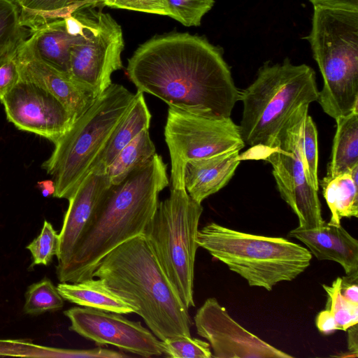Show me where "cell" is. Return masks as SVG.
Wrapping results in <instances>:
<instances>
[{
	"label": "cell",
	"instance_id": "cell-25",
	"mask_svg": "<svg viewBox=\"0 0 358 358\" xmlns=\"http://www.w3.org/2000/svg\"><path fill=\"white\" fill-rule=\"evenodd\" d=\"M155 153L149 129L141 131L120 151L108 166L106 174L110 184L120 183L134 169L146 164Z\"/></svg>",
	"mask_w": 358,
	"mask_h": 358
},
{
	"label": "cell",
	"instance_id": "cell-16",
	"mask_svg": "<svg viewBox=\"0 0 358 358\" xmlns=\"http://www.w3.org/2000/svg\"><path fill=\"white\" fill-rule=\"evenodd\" d=\"M110 185L106 173L91 172L68 199L69 206L59 234L56 270L61 268L69 260Z\"/></svg>",
	"mask_w": 358,
	"mask_h": 358
},
{
	"label": "cell",
	"instance_id": "cell-7",
	"mask_svg": "<svg viewBox=\"0 0 358 358\" xmlns=\"http://www.w3.org/2000/svg\"><path fill=\"white\" fill-rule=\"evenodd\" d=\"M321 72L317 101L334 120L358 108V11L314 7L306 37Z\"/></svg>",
	"mask_w": 358,
	"mask_h": 358
},
{
	"label": "cell",
	"instance_id": "cell-11",
	"mask_svg": "<svg viewBox=\"0 0 358 358\" xmlns=\"http://www.w3.org/2000/svg\"><path fill=\"white\" fill-rule=\"evenodd\" d=\"M308 105L294 115L277 147L262 159L271 164L272 173L282 199L299 219V227L315 229L322 227L321 203L317 191L306 176L300 150V130Z\"/></svg>",
	"mask_w": 358,
	"mask_h": 358
},
{
	"label": "cell",
	"instance_id": "cell-5",
	"mask_svg": "<svg viewBox=\"0 0 358 358\" xmlns=\"http://www.w3.org/2000/svg\"><path fill=\"white\" fill-rule=\"evenodd\" d=\"M134 95L123 85L112 83L54 143L51 156L42 164L52 177L54 197L68 199L92 172Z\"/></svg>",
	"mask_w": 358,
	"mask_h": 358
},
{
	"label": "cell",
	"instance_id": "cell-1",
	"mask_svg": "<svg viewBox=\"0 0 358 358\" xmlns=\"http://www.w3.org/2000/svg\"><path fill=\"white\" fill-rule=\"evenodd\" d=\"M137 91L192 114L230 117L239 90L220 49L206 38L175 33L151 38L128 60Z\"/></svg>",
	"mask_w": 358,
	"mask_h": 358
},
{
	"label": "cell",
	"instance_id": "cell-18",
	"mask_svg": "<svg viewBox=\"0 0 358 358\" xmlns=\"http://www.w3.org/2000/svg\"><path fill=\"white\" fill-rule=\"evenodd\" d=\"M288 236L301 241L317 259L338 263L346 275H358V241L341 224L325 222L322 227L310 230L298 227Z\"/></svg>",
	"mask_w": 358,
	"mask_h": 358
},
{
	"label": "cell",
	"instance_id": "cell-10",
	"mask_svg": "<svg viewBox=\"0 0 358 358\" xmlns=\"http://www.w3.org/2000/svg\"><path fill=\"white\" fill-rule=\"evenodd\" d=\"M124 46L121 26L110 14L90 9L86 35L70 50V77L98 97L112 84L113 73L123 68Z\"/></svg>",
	"mask_w": 358,
	"mask_h": 358
},
{
	"label": "cell",
	"instance_id": "cell-14",
	"mask_svg": "<svg viewBox=\"0 0 358 358\" xmlns=\"http://www.w3.org/2000/svg\"><path fill=\"white\" fill-rule=\"evenodd\" d=\"M194 322L197 334L209 343L212 357H292L242 327L214 297L196 310Z\"/></svg>",
	"mask_w": 358,
	"mask_h": 358
},
{
	"label": "cell",
	"instance_id": "cell-31",
	"mask_svg": "<svg viewBox=\"0 0 358 358\" xmlns=\"http://www.w3.org/2000/svg\"><path fill=\"white\" fill-rule=\"evenodd\" d=\"M59 245V234L50 222L44 220L41 231L26 248L31 254L32 264L47 266L51 263L52 258L57 255Z\"/></svg>",
	"mask_w": 358,
	"mask_h": 358
},
{
	"label": "cell",
	"instance_id": "cell-24",
	"mask_svg": "<svg viewBox=\"0 0 358 358\" xmlns=\"http://www.w3.org/2000/svg\"><path fill=\"white\" fill-rule=\"evenodd\" d=\"M19 10L20 24L34 31L45 24L64 18L101 0H12Z\"/></svg>",
	"mask_w": 358,
	"mask_h": 358
},
{
	"label": "cell",
	"instance_id": "cell-29",
	"mask_svg": "<svg viewBox=\"0 0 358 358\" xmlns=\"http://www.w3.org/2000/svg\"><path fill=\"white\" fill-rule=\"evenodd\" d=\"M342 278L338 277L331 285H323L328 296L327 309L333 315L338 330L346 331L350 327L358 323V305L347 301L341 294Z\"/></svg>",
	"mask_w": 358,
	"mask_h": 358
},
{
	"label": "cell",
	"instance_id": "cell-27",
	"mask_svg": "<svg viewBox=\"0 0 358 358\" xmlns=\"http://www.w3.org/2000/svg\"><path fill=\"white\" fill-rule=\"evenodd\" d=\"M29 35V30L20 24L19 10L14 2L0 0V58Z\"/></svg>",
	"mask_w": 358,
	"mask_h": 358
},
{
	"label": "cell",
	"instance_id": "cell-21",
	"mask_svg": "<svg viewBox=\"0 0 358 358\" xmlns=\"http://www.w3.org/2000/svg\"><path fill=\"white\" fill-rule=\"evenodd\" d=\"M57 289L64 300L81 306L120 314L135 313L134 308L100 278L76 282H60Z\"/></svg>",
	"mask_w": 358,
	"mask_h": 358
},
{
	"label": "cell",
	"instance_id": "cell-4",
	"mask_svg": "<svg viewBox=\"0 0 358 358\" xmlns=\"http://www.w3.org/2000/svg\"><path fill=\"white\" fill-rule=\"evenodd\" d=\"M318 92L310 66L288 59L265 63L255 80L239 90L243 110L238 127L245 145L251 147L242 153L243 159H262L275 149L295 113L317 101Z\"/></svg>",
	"mask_w": 358,
	"mask_h": 358
},
{
	"label": "cell",
	"instance_id": "cell-6",
	"mask_svg": "<svg viewBox=\"0 0 358 358\" xmlns=\"http://www.w3.org/2000/svg\"><path fill=\"white\" fill-rule=\"evenodd\" d=\"M199 247L244 278L250 287L271 291L292 281L310 264L306 248L280 237L244 233L211 222L197 233Z\"/></svg>",
	"mask_w": 358,
	"mask_h": 358
},
{
	"label": "cell",
	"instance_id": "cell-32",
	"mask_svg": "<svg viewBox=\"0 0 358 358\" xmlns=\"http://www.w3.org/2000/svg\"><path fill=\"white\" fill-rule=\"evenodd\" d=\"M169 17L187 27H197L213 6L214 0H166Z\"/></svg>",
	"mask_w": 358,
	"mask_h": 358
},
{
	"label": "cell",
	"instance_id": "cell-36",
	"mask_svg": "<svg viewBox=\"0 0 358 358\" xmlns=\"http://www.w3.org/2000/svg\"><path fill=\"white\" fill-rule=\"evenodd\" d=\"M314 7L358 11V0H309Z\"/></svg>",
	"mask_w": 358,
	"mask_h": 358
},
{
	"label": "cell",
	"instance_id": "cell-12",
	"mask_svg": "<svg viewBox=\"0 0 358 358\" xmlns=\"http://www.w3.org/2000/svg\"><path fill=\"white\" fill-rule=\"evenodd\" d=\"M0 101L7 120L18 129L37 134L53 143L74 122L69 110L56 96L21 78Z\"/></svg>",
	"mask_w": 358,
	"mask_h": 358
},
{
	"label": "cell",
	"instance_id": "cell-22",
	"mask_svg": "<svg viewBox=\"0 0 358 358\" xmlns=\"http://www.w3.org/2000/svg\"><path fill=\"white\" fill-rule=\"evenodd\" d=\"M331 211L330 224L339 226L343 218L358 217V165L350 172L319 182Z\"/></svg>",
	"mask_w": 358,
	"mask_h": 358
},
{
	"label": "cell",
	"instance_id": "cell-28",
	"mask_svg": "<svg viewBox=\"0 0 358 358\" xmlns=\"http://www.w3.org/2000/svg\"><path fill=\"white\" fill-rule=\"evenodd\" d=\"M300 150L304 172L309 184L319 189L317 130L313 118L307 113L301 126Z\"/></svg>",
	"mask_w": 358,
	"mask_h": 358
},
{
	"label": "cell",
	"instance_id": "cell-30",
	"mask_svg": "<svg viewBox=\"0 0 358 358\" xmlns=\"http://www.w3.org/2000/svg\"><path fill=\"white\" fill-rule=\"evenodd\" d=\"M162 353L171 358H211L208 342L187 336H178L159 340Z\"/></svg>",
	"mask_w": 358,
	"mask_h": 358
},
{
	"label": "cell",
	"instance_id": "cell-35",
	"mask_svg": "<svg viewBox=\"0 0 358 358\" xmlns=\"http://www.w3.org/2000/svg\"><path fill=\"white\" fill-rule=\"evenodd\" d=\"M318 330L325 335H329L338 330L337 323L329 309L320 311L315 320Z\"/></svg>",
	"mask_w": 358,
	"mask_h": 358
},
{
	"label": "cell",
	"instance_id": "cell-15",
	"mask_svg": "<svg viewBox=\"0 0 358 358\" xmlns=\"http://www.w3.org/2000/svg\"><path fill=\"white\" fill-rule=\"evenodd\" d=\"M20 78L31 82L56 96L69 110L74 121L93 103L96 97L70 76L45 61L39 55L33 34L17 48Z\"/></svg>",
	"mask_w": 358,
	"mask_h": 358
},
{
	"label": "cell",
	"instance_id": "cell-3",
	"mask_svg": "<svg viewBox=\"0 0 358 358\" xmlns=\"http://www.w3.org/2000/svg\"><path fill=\"white\" fill-rule=\"evenodd\" d=\"M92 278L129 303L160 341L191 336L188 308L162 269L143 234L135 236L108 253Z\"/></svg>",
	"mask_w": 358,
	"mask_h": 358
},
{
	"label": "cell",
	"instance_id": "cell-23",
	"mask_svg": "<svg viewBox=\"0 0 358 358\" xmlns=\"http://www.w3.org/2000/svg\"><path fill=\"white\" fill-rule=\"evenodd\" d=\"M335 120L336 130L326 176L329 178L350 172L358 165V108Z\"/></svg>",
	"mask_w": 358,
	"mask_h": 358
},
{
	"label": "cell",
	"instance_id": "cell-2",
	"mask_svg": "<svg viewBox=\"0 0 358 358\" xmlns=\"http://www.w3.org/2000/svg\"><path fill=\"white\" fill-rule=\"evenodd\" d=\"M169 185L167 166L157 153L120 183L110 185L69 260L56 270L59 282L93 278L108 253L143 234L157 209L160 192Z\"/></svg>",
	"mask_w": 358,
	"mask_h": 358
},
{
	"label": "cell",
	"instance_id": "cell-13",
	"mask_svg": "<svg viewBox=\"0 0 358 358\" xmlns=\"http://www.w3.org/2000/svg\"><path fill=\"white\" fill-rule=\"evenodd\" d=\"M69 329L96 345H112L144 357L161 356L159 340L141 322L122 314L89 307H73L64 312Z\"/></svg>",
	"mask_w": 358,
	"mask_h": 358
},
{
	"label": "cell",
	"instance_id": "cell-20",
	"mask_svg": "<svg viewBox=\"0 0 358 358\" xmlns=\"http://www.w3.org/2000/svg\"><path fill=\"white\" fill-rule=\"evenodd\" d=\"M151 117L143 93L137 91L129 110L111 134L92 172L106 173L120 151L141 131L149 129Z\"/></svg>",
	"mask_w": 358,
	"mask_h": 358
},
{
	"label": "cell",
	"instance_id": "cell-26",
	"mask_svg": "<svg viewBox=\"0 0 358 358\" xmlns=\"http://www.w3.org/2000/svg\"><path fill=\"white\" fill-rule=\"evenodd\" d=\"M64 306V299L57 287L48 278L29 285L25 293L23 311L30 315H38L48 311H56Z\"/></svg>",
	"mask_w": 358,
	"mask_h": 358
},
{
	"label": "cell",
	"instance_id": "cell-9",
	"mask_svg": "<svg viewBox=\"0 0 358 358\" xmlns=\"http://www.w3.org/2000/svg\"><path fill=\"white\" fill-rule=\"evenodd\" d=\"M164 137L171 158V187L184 186L187 162L212 157L245 145L231 117H212L169 107Z\"/></svg>",
	"mask_w": 358,
	"mask_h": 358
},
{
	"label": "cell",
	"instance_id": "cell-33",
	"mask_svg": "<svg viewBox=\"0 0 358 358\" xmlns=\"http://www.w3.org/2000/svg\"><path fill=\"white\" fill-rule=\"evenodd\" d=\"M103 5L112 8L167 15L170 13L166 0H101Z\"/></svg>",
	"mask_w": 358,
	"mask_h": 358
},
{
	"label": "cell",
	"instance_id": "cell-17",
	"mask_svg": "<svg viewBox=\"0 0 358 358\" xmlns=\"http://www.w3.org/2000/svg\"><path fill=\"white\" fill-rule=\"evenodd\" d=\"M89 16L88 7L30 32L35 37L40 56L52 66L69 74L70 50L85 38Z\"/></svg>",
	"mask_w": 358,
	"mask_h": 358
},
{
	"label": "cell",
	"instance_id": "cell-37",
	"mask_svg": "<svg viewBox=\"0 0 358 358\" xmlns=\"http://www.w3.org/2000/svg\"><path fill=\"white\" fill-rule=\"evenodd\" d=\"M348 331V350L357 355L358 352V328L357 324L347 329Z\"/></svg>",
	"mask_w": 358,
	"mask_h": 358
},
{
	"label": "cell",
	"instance_id": "cell-8",
	"mask_svg": "<svg viewBox=\"0 0 358 358\" xmlns=\"http://www.w3.org/2000/svg\"><path fill=\"white\" fill-rule=\"evenodd\" d=\"M202 212L201 203L194 201L185 187H171L169 197L158 202L143 234L188 309L195 306L194 263Z\"/></svg>",
	"mask_w": 358,
	"mask_h": 358
},
{
	"label": "cell",
	"instance_id": "cell-34",
	"mask_svg": "<svg viewBox=\"0 0 358 358\" xmlns=\"http://www.w3.org/2000/svg\"><path fill=\"white\" fill-rule=\"evenodd\" d=\"M17 46L8 50L0 58V99L20 80L17 60Z\"/></svg>",
	"mask_w": 358,
	"mask_h": 358
},
{
	"label": "cell",
	"instance_id": "cell-38",
	"mask_svg": "<svg viewBox=\"0 0 358 358\" xmlns=\"http://www.w3.org/2000/svg\"><path fill=\"white\" fill-rule=\"evenodd\" d=\"M39 189L44 196L53 195L55 193V185L52 180H45L40 181L38 183Z\"/></svg>",
	"mask_w": 358,
	"mask_h": 358
},
{
	"label": "cell",
	"instance_id": "cell-19",
	"mask_svg": "<svg viewBox=\"0 0 358 358\" xmlns=\"http://www.w3.org/2000/svg\"><path fill=\"white\" fill-rule=\"evenodd\" d=\"M239 152L240 150H233L187 162L184 171V186L188 195L201 203L226 186L243 160Z\"/></svg>",
	"mask_w": 358,
	"mask_h": 358
}]
</instances>
